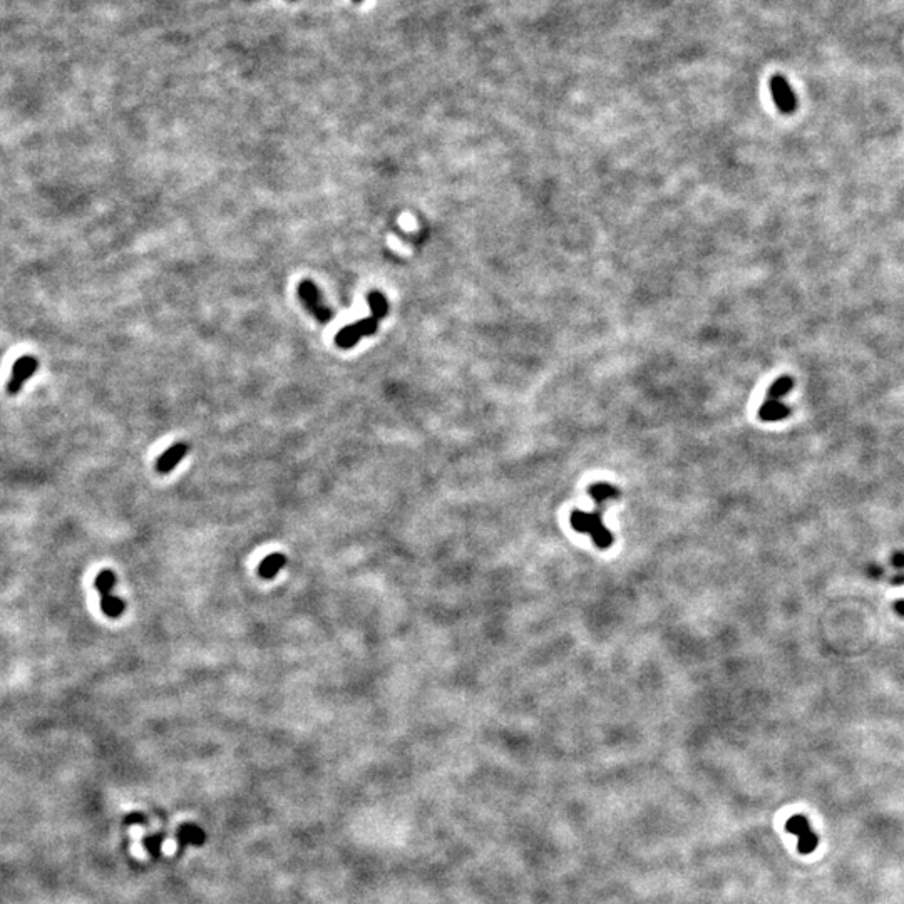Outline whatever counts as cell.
<instances>
[{
	"instance_id": "cell-13",
	"label": "cell",
	"mask_w": 904,
	"mask_h": 904,
	"mask_svg": "<svg viewBox=\"0 0 904 904\" xmlns=\"http://www.w3.org/2000/svg\"><path fill=\"white\" fill-rule=\"evenodd\" d=\"M116 581H118V578H116L114 571H111V569H103V571L98 573L94 580V587L98 589L99 596L111 595L112 589L116 587Z\"/></svg>"
},
{
	"instance_id": "cell-12",
	"label": "cell",
	"mask_w": 904,
	"mask_h": 904,
	"mask_svg": "<svg viewBox=\"0 0 904 904\" xmlns=\"http://www.w3.org/2000/svg\"><path fill=\"white\" fill-rule=\"evenodd\" d=\"M367 302L368 306H370L372 315L377 318V320H382L387 315V312H389V304H387V298L383 293L370 292L367 295Z\"/></svg>"
},
{
	"instance_id": "cell-9",
	"label": "cell",
	"mask_w": 904,
	"mask_h": 904,
	"mask_svg": "<svg viewBox=\"0 0 904 904\" xmlns=\"http://www.w3.org/2000/svg\"><path fill=\"white\" fill-rule=\"evenodd\" d=\"M285 565H286L285 554L271 553L265 558V560L260 563L258 574L263 578V580H271V578H275L278 573H280V569Z\"/></svg>"
},
{
	"instance_id": "cell-14",
	"label": "cell",
	"mask_w": 904,
	"mask_h": 904,
	"mask_svg": "<svg viewBox=\"0 0 904 904\" xmlns=\"http://www.w3.org/2000/svg\"><path fill=\"white\" fill-rule=\"evenodd\" d=\"M589 496L595 499L596 504H600L601 506V504L608 501V499L618 498V489L615 486H610V484L607 483H598V484H593V486L589 487Z\"/></svg>"
},
{
	"instance_id": "cell-15",
	"label": "cell",
	"mask_w": 904,
	"mask_h": 904,
	"mask_svg": "<svg viewBox=\"0 0 904 904\" xmlns=\"http://www.w3.org/2000/svg\"><path fill=\"white\" fill-rule=\"evenodd\" d=\"M354 2H362V0H354Z\"/></svg>"
},
{
	"instance_id": "cell-4",
	"label": "cell",
	"mask_w": 904,
	"mask_h": 904,
	"mask_svg": "<svg viewBox=\"0 0 904 904\" xmlns=\"http://www.w3.org/2000/svg\"><path fill=\"white\" fill-rule=\"evenodd\" d=\"M39 368V360L32 355H24L14 364L12 375L6 386V392L9 395H17L22 390L24 383L32 377Z\"/></svg>"
},
{
	"instance_id": "cell-6",
	"label": "cell",
	"mask_w": 904,
	"mask_h": 904,
	"mask_svg": "<svg viewBox=\"0 0 904 904\" xmlns=\"http://www.w3.org/2000/svg\"><path fill=\"white\" fill-rule=\"evenodd\" d=\"M787 831L792 832L794 836H797L799 839V851L802 854H809L816 849L817 845V836L812 832L810 829L809 822H807L806 817L802 816H794L787 821Z\"/></svg>"
},
{
	"instance_id": "cell-2",
	"label": "cell",
	"mask_w": 904,
	"mask_h": 904,
	"mask_svg": "<svg viewBox=\"0 0 904 904\" xmlns=\"http://www.w3.org/2000/svg\"><path fill=\"white\" fill-rule=\"evenodd\" d=\"M377 324L379 320L374 315L364 318V320L355 322V324L347 325V327L342 328L339 333L335 335V344L337 347L340 348H352L354 345H357L362 337H368L374 335L375 330H377Z\"/></svg>"
},
{
	"instance_id": "cell-10",
	"label": "cell",
	"mask_w": 904,
	"mask_h": 904,
	"mask_svg": "<svg viewBox=\"0 0 904 904\" xmlns=\"http://www.w3.org/2000/svg\"><path fill=\"white\" fill-rule=\"evenodd\" d=\"M99 601H101V611H103L106 616H109V618H119V616L124 613V610H126L124 601L121 598H118V596H114V593L99 596Z\"/></svg>"
},
{
	"instance_id": "cell-1",
	"label": "cell",
	"mask_w": 904,
	"mask_h": 904,
	"mask_svg": "<svg viewBox=\"0 0 904 904\" xmlns=\"http://www.w3.org/2000/svg\"><path fill=\"white\" fill-rule=\"evenodd\" d=\"M571 526L578 533H587L593 538V543L596 548L607 549L613 545V534L603 526L600 511L593 513H583V511H573L571 513Z\"/></svg>"
},
{
	"instance_id": "cell-5",
	"label": "cell",
	"mask_w": 904,
	"mask_h": 904,
	"mask_svg": "<svg viewBox=\"0 0 904 904\" xmlns=\"http://www.w3.org/2000/svg\"><path fill=\"white\" fill-rule=\"evenodd\" d=\"M769 86L777 109L782 114H792V112H795V109H797V98H795L789 81L777 74V76L772 77Z\"/></svg>"
},
{
	"instance_id": "cell-7",
	"label": "cell",
	"mask_w": 904,
	"mask_h": 904,
	"mask_svg": "<svg viewBox=\"0 0 904 904\" xmlns=\"http://www.w3.org/2000/svg\"><path fill=\"white\" fill-rule=\"evenodd\" d=\"M186 454H188V444H185V442H178V444L171 445L168 451H165L161 456H159L156 463L158 472H161V474H168V472H171L173 469L185 459Z\"/></svg>"
},
{
	"instance_id": "cell-8",
	"label": "cell",
	"mask_w": 904,
	"mask_h": 904,
	"mask_svg": "<svg viewBox=\"0 0 904 904\" xmlns=\"http://www.w3.org/2000/svg\"><path fill=\"white\" fill-rule=\"evenodd\" d=\"M790 416V409L781 401H766L760 406L759 417L766 422L782 421Z\"/></svg>"
},
{
	"instance_id": "cell-11",
	"label": "cell",
	"mask_w": 904,
	"mask_h": 904,
	"mask_svg": "<svg viewBox=\"0 0 904 904\" xmlns=\"http://www.w3.org/2000/svg\"><path fill=\"white\" fill-rule=\"evenodd\" d=\"M794 389V379L789 375L779 377L767 390V401H781L784 395L789 394Z\"/></svg>"
},
{
	"instance_id": "cell-3",
	"label": "cell",
	"mask_w": 904,
	"mask_h": 904,
	"mask_svg": "<svg viewBox=\"0 0 904 904\" xmlns=\"http://www.w3.org/2000/svg\"><path fill=\"white\" fill-rule=\"evenodd\" d=\"M298 295H300L302 302L305 304L306 310H308L318 322L327 324V322L332 320L333 312L327 305H324L320 293H318V288L310 280L302 282L300 285H298Z\"/></svg>"
}]
</instances>
